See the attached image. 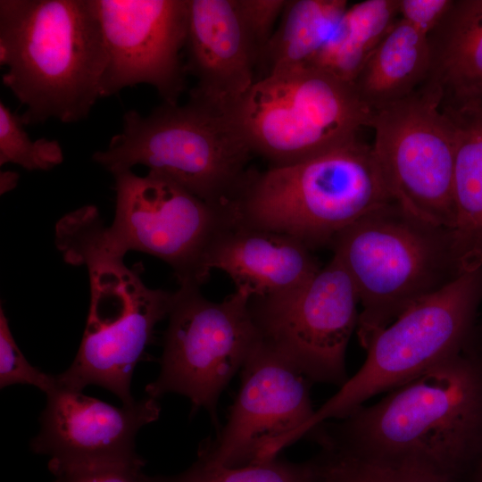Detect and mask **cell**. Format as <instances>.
I'll return each instance as SVG.
<instances>
[{
  "mask_svg": "<svg viewBox=\"0 0 482 482\" xmlns=\"http://www.w3.org/2000/svg\"><path fill=\"white\" fill-rule=\"evenodd\" d=\"M323 440L461 481L482 455V337L375 404L325 422Z\"/></svg>",
  "mask_w": 482,
  "mask_h": 482,
  "instance_id": "6da1fadb",
  "label": "cell"
},
{
  "mask_svg": "<svg viewBox=\"0 0 482 482\" xmlns=\"http://www.w3.org/2000/svg\"><path fill=\"white\" fill-rule=\"evenodd\" d=\"M112 175L116 202L111 225H104L94 205L71 212L56 224L55 244L64 261L88 269L123 262L128 252L139 251L170 265L179 286L200 287L211 274L212 245L231 220L230 207L209 204L151 171Z\"/></svg>",
  "mask_w": 482,
  "mask_h": 482,
  "instance_id": "7a4b0ae2",
  "label": "cell"
},
{
  "mask_svg": "<svg viewBox=\"0 0 482 482\" xmlns=\"http://www.w3.org/2000/svg\"><path fill=\"white\" fill-rule=\"evenodd\" d=\"M106 63L91 0L0 1L2 82L25 106L26 126L87 118Z\"/></svg>",
  "mask_w": 482,
  "mask_h": 482,
  "instance_id": "3957f363",
  "label": "cell"
},
{
  "mask_svg": "<svg viewBox=\"0 0 482 482\" xmlns=\"http://www.w3.org/2000/svg\"><path fill=\"white\" fill-rule=\"evenodd\" d=\"M392 203L371 145L357 138L297 162L251 170L230 206L235 220L312 249Z\"/></svg>",
  "mask_w": 482,
  "mask_h": 482,
  "instance_id": "277c9868",
  "label": "cell"
},
{
  "mask_svg": "<svg viewBox=\"0 0 482 482\" xmlns=\"http://www.w3.org/2000/svg\"><path fill=\"white\" fill-rule=\"evenodd\" d=\"M252 154L230 112L189 96L147 115L126 112L121 130L92 160L112 174L144 165L209 204L229 207L249 175Z\"/></svg>",
  "mask_w": 482,
  "mask_h": 482,
  "instance_id": "5b68a950",
  "label": "cell"
},
{
  "mask_svg": "<svg viewBox=\"0 0 482 482\" xmlns=\"http://www.w3.org/2000/svg\"><path fill=\"white\" fill-rule=\"evenodd\" d=\"M358 294L363 348L408 306L460 271L449 230L419 221L395 202L361 219L332 242Z\"/></svg>",
  "mask_w": 482,
  "mask_h": 482,
  "instance_id": "8992f818",
  "label": "cell"
},
{
  "mask_svg": "<svg viewBox=\"0 0 482 482\" xmlns=\"http://www.w3.org/2000/svg\"><path fill=\"white\" fill-rule=\"evenodd\" d=\"M482 301V268L466 270L420 298L367 346L359 370L315 412L309 438L328 420H341L382 392L420 376L461 353L478 338L476 319Z\"/></svg>",
  "mask_w": 482,
  "mask_h": 482,
  "instance_id": "52a82bcc",
  "label": "cell"
},
{
  "mask_svg": "<svg viewBox=\"0 0 482 482\" xmlns=\"http://www.w3.org/2000/svg\"><path fill=\"white\" fill-rule=\"evenodd\" d=\"M229 112L253 154L271 166L297 162L359 138L373 113L353 83L311 66L256 80Z\"/></svg>",
  "mask_w": 482,
  "mask_h": 482,
  "instance_id": "ba28073f",
  "label": "cell"
},
{
  "mask_svg": "<svg viewBox=\"0 0 482 482\" xmlns=\"http://www.w3.org/2000/svg\"><path fill=\"white\" fill-rule=\"evenodd\" d=\"M199 287L179 286L163 335L160 372L145 386L159 399L178 394L191 403V415L205 410L216 432L220 395L259 340L249 311L250 296L238 290L220 302L205 298Z\"/></svg>",
  "mask_w": 482,
  "mask_h": 482,
  "instance_id": "9c48e42d",
  "label": "cell"
},
{
  "mask_svg": "<svg viewBox=\"0 0 482 482\" xmlns=\"http://www.w3.org/2000/svg\"><path fill=\"white\" fill-rule=\"evenodd\" d=\"M428 79L406 97L373 112L371 145L394 202L411 218L450 230L453 225L455 131Z\"/></svg>",
  "mask_w": 482,
  "mask_h": 482,
  "instance_id": "30bf717a",
  "label": "cell"
},
{
  "mask_svg": "<svg viewBox=\"0 0 482 482\" xmlns=\"http://www.w3.org/2000/svg\"><path fill=\"white\" fill-rule=\"evenodd\" d=\"M90 304L86 328L71 366L56 375L59 386L82 391L98 386L122 404L135 402L131 380L145 359L155 326L168 318L174 292L148 287L138 270L124 262H104L87 269Z\"/></svg>",
  "mask_w": 482,
  "mask_h": 482,
  "instance_id": "8fae6325",
  "label": "cell"
},
{
  "mask_svg": "<svg viewBox=\"0 0 482 482\" xmlns=\"http://www.w3.org/2000/svg\"><path fill=\"white\" fill-rule=\"evenodd\" d=\"M358 303L349 274L333 255L303 284L250 298L249 311L260 339L312 384L341 387L349 378L345 353Z\"/></svg>",
  "mask_w": 482,
  "mask_h": 482,
  "instance_id": "7c38bea8",
  "label": "cell"
},
{
  "mask_svg": "<svg viewBox=\"0 0 482 482\" xmlns=\"http://www.w3.org/2000/svg\"><path fill=\"white\" fill-rule=\"evenodd\" d=\"M226 424L198 446L197 457L226 467L276 458L307 438L312 383L260 338L240 370Z\"/></svg>",
  "mask_w": 482,
  "mask_h": 482,
  "instance_id": "4fadbf2b",
  "label": "cell"
},
{
  "mask_svg": "<svg viewBox=\"0 0 482 482\" xmlns=\"http://www.w3.org/2000/svg\"><path fill=\"white\" fill-rule=\"evenodd\" d=\"M107 63L101 98L147 84L163 103L179 104L186 88L187 0H91Z\"/></svg>",
  "mask_w": 482,
  "mask_h": 482,
  "instance_id": "5bb4252c",
  "label": "cell"
},
{
  "mask_svg": "<svg viewBox=\"0 0 482 482\" xmlns=\"http://www.w3.org/2000/svg\"><path fill=\"white\" fill-rule=\"evenodd\" d=\"M46 395L40 430L30 449L49 457L54 476L91 467L144 468L136 436L141 428L159 419L157 399L146 395L118 407L58 385Z\"/></svg>",
  "mask_w": 482,
  "mask_h": 482,
  "instance_id": "9a60e30c",
  "label": "cell"
},
{
  "mask_svg": "<svg viewBox=\"0 0 482 482\" xmlns=\"http://www.w3.org/2000/svg\"><path fill=\"white\" fill-rule=\"evenodd\" d=\"M187 74L190 96L229 112L255 83L257 58L234 0H187Z\"/></svg>",
  "mask_w": 482,
  "mask_h": 482,
  "instance_id": "2e32d148",
  "label": "cell"
},
{
  "mask_svg": "<svg viewBox=\"0 0 482 482\" xmlns=\"http://www.w3.org/2000/svg\"><path fill=\"white\" fill-rule=\"evenodd\" d=\"M207 268L226 273L235 290L252 298L300 286L321 266L312 249L298 239L246 225L232 215L212 245Z\"/></svg>",
  "mask_w": 482,
  "mask_h": 482,
  "instance_id": "e0dca14e",
  "label": "cell"
},
{
  "mask_svg": "<svg viewBox=\"0 0 482 482\" xmlns=\"http://www.w3.org/2000/svg\"><path fill=\"white\" fill-rule=\"evenodd\" d=\"M455 131L453 225L449 230L458 270L482 268V103L442 105Z\"/></svg>",
  "mask_w": 482,
  "mask_h": 482,
  "instance_id": "ac0fdd59",
  "label": "cell"
},
{
  "mask_svg": "<svg viewBox=\"0 0 482 482\" xmlns=\"http://www.w3.org/2000/svg\"><path fill=\"white\" fill-rule=\"evenodd\" d=\"M428 39V79L441 88V105L482 103V0H453Z\"/></svg>",
  "mask_w": 482,
  "mask_h": 482,
  "instance_id": "d6986e66",
  "label": "cell"
},
{
  "mask_svg": "<svg viewBox=\"0 0 482 482\" xmlns=\"http://www.w3.org/2000/svg\"><path fill=\"white\" fill-rule=\"evenodd\" d=\"M430 67L428 37L399 18L353 85L362 102L374 112L417 90L428 79Z\"/></svg>",
  "mask_w": 482,
  "mask_h": 482,
  "instance_id": "ffe728a7",
  "label": "cell"
},
{
  "mask_svg": "<svg viewBox=\"0 0 482 482\" xmlns=\"http://www.w3.org/2000/svg\"><path fill=\"white\" fill-rule=\"evenodd\" d=\"M347 7L345 0H287L260 59L264 70L260 79L309 66L333 34Z\"/></svg>",
  "mask_w": 482,
  "mask_h": 482,
  "instance_id": "44dd1931",
  "label": "cell"
},
{
  "mask_svg": "<svg viewBox=\"0 0 482 482\" xmlns=\"http://www.w3.org/2000/svg\"><path fill=\"white\" fill-rule=\"evenodd\" d=\"M399 18L398 0H366L348 6L309 66L353 83Z\"/></svg>",
  "mask_w": 482,
  "mask_h": 482,
  "instance_id": "7402d4cb",
  "label": "cell"
},
{
  "mask_svg": "<svg viewBox=\"0 0 482 482\" xmlns=\"http://www.w3.org/2000/svg\"><path fill=\"white\" fill-rule=\"evenodd\" d=\"M320 446V482H461L417 463L369 458L328 442Z\"/></svg>",
  "mask_w": 482,
  "mask_h": 482,
  "instance_id": "603a6c76",
  "label": "cell"
},
{
  "mask_svg": "<svg viewBox=\"0 0 482 482\" xmlns=\"http://www.w3.org/2000/svg\"><path fill=\"white\" fill-rule=\"evenodd\" d=\"M143 482H320L314 457L292 462L279 456L240 467H226L197 457L187 470L175 475L144 474Z\"/></svg>",
  "mask_w": 482,
  "mask_h": 482,
  "instance_id": "cb8c5ba5",
  "label": "cell"
},
{
  "mask_svg": "<svg viewBox=\"0 0 482 482\" xmlns=\"http://www.w3.org/2000/svg\"><path fill=\"white\" fill-rule=\"evenodd\" d=\"M21 115L0 102V165L13 163L29 170H49L61 164L63 152L55 139L31 140Z\"/></svg>",
  "mask_w": 482,
  "mask_h": 482,
  "instance_id": "d4e9b609",
  "label": "cell"
},
{
  "mask_svg": "<svg viewBox=\"0 0 482 482\" xmlns=\"http://www.w3.org/2000/svg\"><path fill=\"white\" fill-rule=\"evenodd\" d=\"M29 385L48 393L57 386L56 375L33 366L18 347L4 311L0 309V387Z\"/></svg>",
  "mask_w": 482,
  "mask_h": 482,
  "instance_id": "484cf974",
  "label": "cell"
},
{
  "mask_svg": "<svg viewBox=\"0 0 482 482\" xmlns=\"http://www.w3.org/2000/svg\"><path fill=\"white\" fill-rule=\"evenodd\" d=\"M242 26L259 63L287 0H234ZM257 63V64H258Z\"/></svg>",
  "mask_w": 482,
  "mask_h": 482,
  "instance_id": "4316f807",
  "label": "cell"
},
{
  "mask_svg": "<svg viewBox=\"0 0 482 482\" xmlns=\"http://www.w3.org/2000/svg\"><path fill=\"white\" fill-rule=\"evenodd\" d=\"M453 0H398L400 19L429 36L442 22Z\"/></svg>",
  "mask_w": 482,
  "mask_h": 482,
  "instance_id": "83f0119b",
  "label": "cell"
},
{
  "mask_svg": "<svg viewBox=\"0 0 482 482\" xmlns=\"http://www.w3.org/2000/svg\"><path fill=\"white\" fill-rule=\"evenodd\" d=\"M142 470L133 466L77 469L54 475V482H143Z\"/></svg>",
  "mask_w": 482,
  "mask_h": 482,
  "instance_id": "f1b7e54d",
  "label": "cell"
},
{
  "mask_svg": "<svg viewBox=\"0 0 482 482\" xmlns=\"http://www.w3.org/2000/svg\"><path fill=\"white\" fill-rule=\"evenodd\" d=\"M19 174L14 171H1L0 174V193L5 194L12 190L18 184Z\"/></svg>",
  "mask_w": 482,
  "mask_h": 482,
  "instance_id": "f546056e",
  "label": "cell"
},
{
  "mask_svg": "<svg viewBox=\"0 0 482 482\" xmlns=\"http://www.w3.org/2000/svg\"><path fill=\"white\" fill-rule=\"evenodd\" d=\"M461 482H482V455L470 469Z\"/></svg>",
  "mask_w": 482,
  "mask_h": 482,
  "instance_id": "4dcf8cb0",
  "label": "cell"
},
{
  "mask_svg": "<svg viewBox=\"0 0 482 482\" xmlns=\"http://www.w3.org/2000/svg\"></svg>",
  "mask_w": 482,
  "mask_h": 482,
  "instance_id": "1f68e13d",
  "label": "cell"
}]
</instances>
